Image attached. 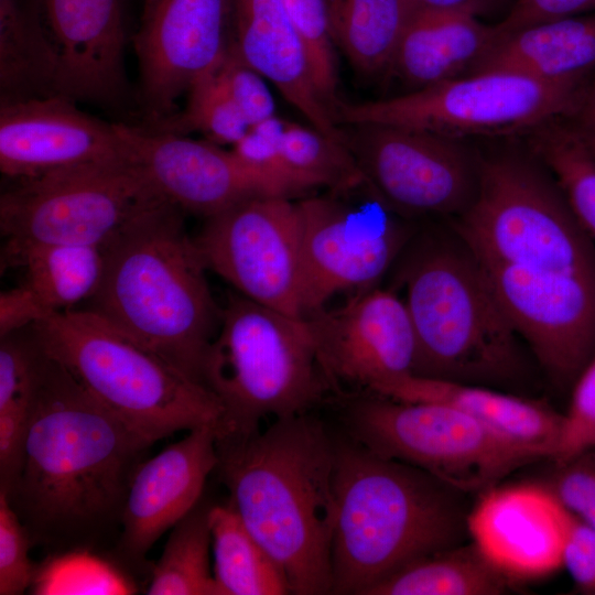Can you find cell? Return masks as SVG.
<instances>
[{"instance_id":"6da1fadb","label":"cell","mask_w":595,"mask_h":595,"mask_svg":"<svg viewBox=\"0 0 595 595\" xmlns=\"http://www.w3.org/2000/svg\"><path fill=\"white\" fill-rule=\"evenodd\" d=\"M152 445L44 354L20 469L0 489L33 545L110 555L132 478Z\"/></svg>"},{"instance_id":"7a4b0ae2","label":"cell","mask_w":595,"mask_h":595,"mask_svg":"<svg viewBox=\"0 0 595 595\" xmlns=\"http://www.w3.org/2000/svg\"><path fill=\"white\" fill-rule=\"evenodd\" d=\"M216 448L228 504L282 570L290 594H331L336 435L310 412L247 436H218Z\"/></svg>"},{"instance_id":"3957f363","label":"cell","mask_w":595,"mask_h":595,"mask_svg":"<svg viewBox=\"0 0 595 595\" xmlns=\"http://www.w3.org/2000/svg\"><path fill=\"white\" fill-rule=\"evenodd\" d=\"M335 595H368L409 564L468 540L465 493L336 435Z\"/></svg>"},{"instance_id":"277c9868","label":"cell","mask_w":595,"mask_h":595,"mask_svg":"<svg viewBox=\"0 0 595 595\" xmlns=\"http://www.w3.org/2000/svg\"><path fill=\"white\" fill-rule=\"evenodd\" d=\"M182 214L163 197L101 247L102 275L87 310L204 386L205 357L223 309Z\"/></svg>"},{"instance_id":"5b68a950","label":"cell","mask_w":595,"mask_h":595,"mask_svg":"<svg viewBox=\"0 0 595 595\" xmlns=\"http://www.w3.org/2000/svg\"><path fill=\"white\" fill-rule=\"evenodd\" d=\"M439 234L411 237L397 262L415 335L413 374L470 385L522 371L519 335L469 249Z\"/></svg>"},{"instance_id":"8992f818","label":"cell","mask_w":595,"mask_h":595,"mask_svg":"<svg viewBox=\"0 0 595 595\" xmlns=\"http://www.w3.org/2000/svg\"><path fill=\"white\" fill-rule=\"evenodd\" d=\"M30 329L48 358L152 444L203 425L218 433L223 408L206 387L93 311L55 312Z\"/></svg>"},{"instance_id":"52a82bcc","label":"cell","mask_w":595,"mask_h":595,"mask_svg":"<svg viewBox=\"0 0 595 595\" xmlns=\"http://www.w3.org/2000/svg\"><path fill=\"white\" fill-rule=\"evenodd\" d=\"M203 383L223 408L218 436H247L267 418L310 413L334 390L306 324L231 294L205 357Z\"/></svg>"},{"instance_id":"ba28073f","label":"cell","mask_w":595,"mask_h":595,"mask_svg":"<svg viewBox=\"0 0 595 595\" xmlns=\"http://www.w3.org/2000/svg\"><path fill=\"white\" fill-rule=\"evenodd\" d=\"M454 226L478 261L595 279L593 238L529 147L482 153L475 198Z\"/></svg>"},{"instance_id":"9c48e42d","label":"cell","mask_w":595,"mask_h":595,"mask_svg":"<svg viewBox=\"0 0 595 595\" xmlns=\"http://www.w3.org/2000/svg\"><path fill=\"white\" fill-rule=\"evenodd\" d=\"M346 436L390 459L422 468L465 494H482L538 453L447 405L361 392L337 399Z\"/></svg>"},{"instance_id":"30bf717a","label":"cell","mask_w":595,"mask_h":595,"mask_svg":"<svg viewBox=\"0 0 595 595\" xmlns=\"http://www.w3.org/2000/svg\"><path fill=\"white\" fill-rule=\"evenodd\" d=\"M584 88L545 84L509 72H482L391 98L342 100L335 119L339 127L386 125L462 139L512 137L567 118Z\"/></svg>"},{"instance_id":"8fae6325","label":"cell","mask_w":595,"mask_h":595,"mask_svg":"<svg viewBox=\"0 0 595 595\" xmlns=\"http://www.w3.org/2000/svg\"><path fill=\"white\" fill-rule=\"evenodd\" d=\"M163 196L134 162L93 164L17 181L0 197L2 253L30 246L102 247Z\"/></svg>"},{"instance_id":"7c38bea8","label":"cell","mask_w":595,"mask_h":595,"mask_svg":"<svg viewBox=\"0 0 595 595\" xmlns=\"http://www.w3.org/2000/svg\"><path fill=\"white\" fill-rule=\"evenodd\" d=\"M366 185L399 215H462L475 198L482 153L467 139L386 126H340Z\"/></svg>"},{"instance_id":"4fadbf2b","label":"cell","mask_w":595,"mask_h":595,"mask_svg":"<svg viewBox=\"0 0 595 595\" xmlns=\"http://www.w3.org/2000/svg\"><path fill=\"white\" fill-rule=\"evenodd\" d=\"M342 195L332 191L298 201L303 318L339 292L376 288L418 229L370 188L361 202Z\"/></svg>"},{"instance_id":"5bb4252c","label":"cell","mask_w":595,"mask_h":595,"mask_svg":"<svg viewBox=\"0 0 595 595\" xmlns=\"http://www.w3.org/2000/svg\"><path fill=\"white\" fill-rule=\"evenodd\" d=\"M195 241L207 269L241 295L303 318L298 201L279 195L244 199L207 217Z\"/></svg>"},{"instance_id":"9a60e30c","label":"cell","mask_w":595,"mask_h":595,"mask_svg":"<svg viewBox=\"0 0 595 595\" xmlns=\"http://www.w3.org/2000/svg\"><path fill=\"white\" fill-rule=\"evenodd\" d=\"M478 263L515 331L551 381L573 388L595 355V279Z\"/></svg>"},{"instance_id":"2e32d148","label":"cell","mask_w":595,"mask_h":595,"mask_svg":"<svg viewBox=\"0 0 595 595\" xmlns=\"http://www.w3.org/2000/svg\"><path fill=\"white\" fill-rule=\"evenodd\" d=\"M138 102L145 123L175 113L177 99L212 71L231 43V0H143L132 37Z\"/></svg>"},{"instance_id":"e0dca14e","label":"cell","mask_w":595,"mask_h":595,"mask_svg":"<svg viewBox=\"0 0 595 595\" xmlns=\"http://www.w3.org/2000/svg\"><path fill=\"white\" fill-rule=\"evenodd\" d=\"M336 399L377 392L413 374L415 335L404 301L392 291L358 292L340 307L303 318Z\"/></svg>"},{"instance_id":"ac0fdd59","label":"cell","mask_w":595,"mask_h":595,"mask_svg":"<svg viewBox=\"0 0 595 595\" xmlns=\"http://www.w3.org/2000/svg\"><path fill=\"white\" fill-rule=\"evenodd\" d=\"M131 160L155 190L183 212L210 217L244 199L290 191L232 150L207 140L117 122Z\"/></svg>"},{"instance_id":"d6986e66","label":"cell","mask_w":595,"mask_h":595,"mask_svg":"<svg viewBox=\"0 0 595 595\" xmlns=\"http://www.w3.org/2000/svg\"><path fill=\"white\" fill-rule=\"evenodd\" d=\"M130 161L117 122L90 116L67 96L0 102V170L9 178Z\"/></svg>"},{"instance_id":"ffe728a7","label":"cell","mask_w":595,"mask_h":595,"mask_svg":"<svg viewBox=\"0 0 595 595\" xmlns=\"http://www.w3.org/2000/svg\"><path fill=\"white\" fill-rule=\"evenodd\" d=\"M217 429L195 428L138 467L126 499L121 531L110 556L129 573L148 566L147 555L163 533L187 515L216 470Z\"/></svg>"},{"instance_id":"44dd1931","label":"cell","mask_w":595,"mask_h":595,"mask_svg":"<svg viewBox=\"0 0 595 595\" xmlns=\"http://www.w3.org/2000/svg\"><path fill=\"white\" fill-rule=\"evenodd\" d=\"M569 511L544 485L494 486L468 513L470 540L513 582L563 566Z\"/></svg>"},{"instance_id":"7402d4cb","label":"cell","mask_w":595,"mask_h":595,"mask_svg":"<svg viewBox=\"0 0 595 595\" xmlns=\"http://www.w3.org/2000/svg\"><path fill=\"white\" fill-rule=\"evenodd\" d=\"M230 44L312 127L344 144L343 130L316 90L283 0H231Z\"/></svg>"},{"instance_id":"603a6c76","label":"cell","mask_w":595,"mask_h":595,"mask_svg":"<svg viewBox=\"0 0 595 595\" xmlns=\"http://www.w3.org/2000/svg\"><path fill=\"white\" fill-rule=\"evenodd\" d=\"M375 393L400 401L452 407L543 458L552 459L562 435L564 414L538 401L486 386L408 375Z\"/></svg>"},{"instance_id":"cb8c5ba5","label":"cell","mask_w":595,"mask_h":595,"mask_svg":"<svg viewBox=\"0 0 595 595\" xmlns=\"http://www.w3.org/2000/svg\"><path fill=\"white\" fill-rule=\"evenodd\" d=\"M497 37L495 25L457 9H416L389 71L411 90L472 74Z\"/></svg>"},{"instance_id":"d4e9b609","label":"cell","mask_w":595,"mask_h":595,"mask_svg":"<svg viewBox=\"0 0 595 595\" xmlns=\"http://www.w3.org/2000/svg\"><path fill=\"white\" fill-rule=\"evenodd\" d=\"M496 33L494 44L472 74L509 72L577 88H584L595 76V12Z\"/></svg>"},{"instance_id":"484cf974","label":"cell","mask_w":595,"mask_h":595,"mask_svg":"<svg viewBox=\"0 0 595 595\" xmlns=\"http://www.w3.org/2000/svg\"><path fill=\"white\" fill-rule=\"evenodd\" d=\"M61 94V63L41 0H0V102Z\"/></svg>"},{"instance_id":"4316f807","label":"cell","mask_w":595,"mask_h":595,"mask_svg":"<svg viewBox=\"0 0 595 595\" xmlns=\"http://www.w3.org/2000/svg\"><path fill=\"white\" fill-rule=\"evenodd\" d=\"M336 46L357 73L389 71L398 43L414 14L413 0H325Z\"/></svg>"},{"instance_id":"83f0119b","label":"cell","mask_w":595,"mask_h":595,"mask_svg":"<svg viewBox=\"0 0 595 595\" xmlns=\"http://www.w3.org/2000/svg\"><path fill=\"white\" fill-rule=\"evenodd\" d=\"M1 262L24 268V285L51 315L94 296L102 275L104 252L97 246H30L2 253Z\"/></svg>"},{"instance_id":"f1b7e54d","label":"cell","mask_w":595,"mask_h":595,"mask_svg":"<svg viewBox=\"0 0 595 595\" xmlns=\"http://www.w3.org/2000/svg\"><path fill=\"white\" fill-rule=\"evenodd\" d=\"M44 354L32 334L0 343V488H8L22 462L37 397Z\"/></svg>"},{"instance_id":"f546056e","label":"cell","mask_w":595,"mask_h":595,"mask_svg":"<svg viewBox=\"0 0 595 595\" xmlns=\"http://www.w3.org/2000/svg\"><path fill=\"white\" fill-rule=\"evenodd\" d=\"M513 583L468 540L409 564L368 595H499Z\"/></svg>"},{"instance_id":"4dcf8cb0","label":"cell","mask_w":595,"mask_h":595,"mask_svg":"<svg viewBox=\"0 0 595 595\" xmlns=\"http://www.w3.org/2000/svg\"><path fill=\"white\" fill-rule=\"evenodd\" d=\"M209 526L218 595L290 594L282 570L228 502L212 506Z\"/></svg>"},{"instance_id":"1f68e13d","label":"cell","mask_w":595,"mask_h":595,"mask_svg":"<svg viewBox=\"0 0 595 595\" xmlns=\"http://www.w3.org/2000/svg\"><path fill=\"white\" fill-rule=\"evenodd\" d=\"M210 504L204 496L176 522L151 566L148 595H218L210 567Z\"/></svg>"},{"instance_id":"d6a6232c","label":"cell","mask_w":595,"mask_h":595,"mask_svg":"<svg viewBox=\"0 0 595 595\" xmlns=\"http://www.w3.org/2000/svg\"><path fill=\"white\" fill-rule=\"evenodd\" d=\"M274 143L285 175L303 194L316 187L348 191L364 184L346 145L312 126L282 119Z\"/></svg>"},{"instance_id":"836d02e7","label":"cell","mask_w":595,"mask_h":595,"mask_svg":"<svg viewBox=\"0 0 595 595\" xmlns=\"http://www.w3.org/2000/svg\"><path fill=\"white\" fill-rule=\"evenodd\" d=\"M528 147L551 173L581 226L595 238V155L565 118L530 132Z\"/></svg>"},{"instance_id":"e575fe53","label":"cell","mask_w":595,"mask_h":595,"mask_svg":"<svg viewBox=\"0 0 595 595\" xmlns=\"http://www.w3.org/2000/svg\"><path fill=\"white\" fill-rule=\"evenodd\" d=\"M133 575L109 554L88 549L47 553L36 564L30 593L36 595L134 594Z\"/></svg>"},{"instance_id":"d590c367","label":"cell","mask_w":595,"mask_h":595,"mask_svg":"<svg viewBox=\"0 0 595 595\" xmlns=\"http://www.w3.org/2000/svg\"><path fill=\"white\" fill-rule=\"evenodd\" d=\"M217 65L190 87L183 110L149 128L178 134L199 132L212 143L234 145L249 125L229 95Z\"/></svg>"},{"instance_id":"8d00e7d4","label":"cell","mask_w":595,"mask_h":595,"mask_svg":"<svg viewBox=\"0 0 595 595\" xmlns=\"http://www.w3.org/2000/svg\"><path fill=\"white\" fill-rule=\"evenodd\" d=\"M283 3L304 50L316 90L335 119L342 99L337 95L336 43L325 0H283Z\"/></svg>"},{"instance_id":"74e56055","label":"cell","mask_w":595,"mask_h":595,"mask_svg":"<svg viewBox=\"0 0 595 595\" xmlns=\"http://www.w3.org/2000/svg\"><path fill=\"white\" fill-rule=\"evenodd\" d=\"M32 539L0 489V595H21L30 589L35 566L30 556Z\"/></svg>"},{"instance_id":"f35d334b","label":"cell","mask_w":595,"mask_h":595,"mask_svg":"<svg viewBox=\"0 0 595 595\" xmlns=\"http://www.w3.org/2000/svg\"><path fill=\"white\" fill-rule=\"evenodd\" d=\"M554 467L544 486L569 512L595 529V447Z\"/></svg>"},{"instance_id":"ab89813d","label":"cell","mask_w":595,"mask_h":595,"mask_svg":"<svg viewBox=\"0 0 595 595\" xmlns=\"http://www.w3.org/2000/svg\"><path fill=\"white\" fill-rule=\"evenodd\" d=\"M595 447V355L573 386L571 403L553 463Z\"/></svg>"},{"instance_id":"60d3db41","label":"cell","mask_w":595,"mask_h":595,"mask_svg":"<svg viewBox=\"0 0 595 595\" xmlns=\"http://www.w3.org/2000/svg\"><path fill=\"white\" fill-rule=\"evenodd\" d=\"M217 67L249 128L275 116V105L267 85L268 80L249 66L231 44Z\"/></svg>"},{"instance_id":"b9f144b4","label":"cell","mask_w":595,"mask_h":595,"mask_svg":"<svg viewBox=\"0 0 595 595\" xmlns=\"http://www.w3.org/2000/svg\"><path fill=\"white\" fill-rule=\"evenodd\" d=\"M562 562L578 591L595 595V529L571 512Z\"/></svg>"},{"instance_id":"7bdbcfd3","label":"cell","mask_w":595,"mask_h":595,"mask_svg":"<svg viewBox=\"0 0 595 595\" xmlns=\"http://www.w3.org/2000/svg\"><path fill=\"white\" fill-rule=\"evenodd\" d=\"M595 12V0H517L495 29L508 33L534 23Z\"/></svg>"},{"instance_id":"ee69618b","label":"cell","mask_w":595,"mask_h":595,"mask_svg":"<svg viewBox=\"0 0 595 595\" xmlns=\"http://www.w3.org/2000/svg\"><path fill=\"white\" fill-rule=\"evenodd\" d=\"M48 316L30 290L23 284L1 293L0 336L18 332Z\"/></svg>"},{"instance_id":"f6af8a7d","label":"cell","mask_w":595,"mask_h":595,"mask_svg":"<svg viewBox=\"0 0 595 595\" xmlns=\"http://www.w3.org/2000/svg\"><path fill=\"white\" fill-rule=\"evenodd\" d=\"M565 119L576 127L595 129V76L584 88L574 111Z\"/></svg>"},{"instance_id":"bcb514c9","label":"cell","mask_w":595,"mask_h":595,"mask_svg":"<svg viewBox=\"0 0 595 595\" xmlns=\"http://www.w3.org/2000/svg\"><path fill=\"white\" fill-rule=\"evenodd\" d=\"M497 0H413L416 9H457L472 12L479 17Z\"/></svg>"},{"instance_id":"7dc6e473","label":"cell","mask_w":595,"mask_h":595,"mask_svg":"<svg viewBox=\"0 0 595 595\" xmlns=\"http://www.w3.org/2000/svg\"><path fill=\"white\" fill-rule=\"evenodd\" d=\"M569 121V120H567ZM570 122V121H569ZM571 123V122H570ZM572 125V123H571ZM572 127L576 130V132L580 134V137L583 139L585 144L588 147V149L593 152L595 155V129L592 128H581L572 125Z\"/></svg>"}]
</instances>
